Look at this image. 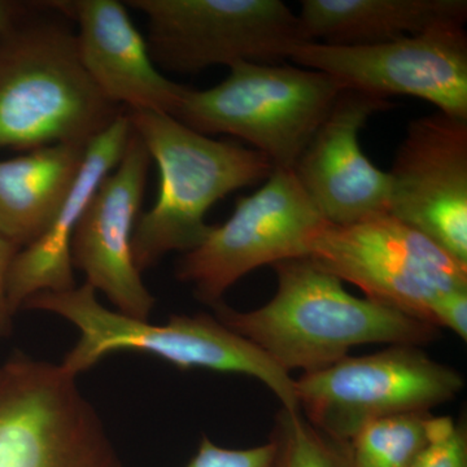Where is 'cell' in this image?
Returning a JSON list of instances; mask_svg holds the SVG:
<instances>
[{
	"mask_svg": "<svg viewBox=\"0 0 467 467\" xmlns=\"http://www.w3.org/2000/svg\"><path fill=\"white\" fill-rule=\"evenodd\" d=\"M75 24L52 2H24L0 30V150L84 144L125 109L86 72Z\"/></svg>",
	"mask_w": 467,
	"mask_h": 467,
	"instance_id": "6da1fadb",
	"label": "cell"
},
{
	"mask_svg": "<svg viewBox=\"0 0 467 467\" xmlns=\"http://www.w3.org/2000/svg\"><path fill=\"white\" fill-rule=\"evenodd\" d=\"M276 291L265 306L238 312L225 303L216 318L250 340L287 373L321 370L365 344L431 343L439 328L383 304L353 296L339 278L309 259L273 265Z\"/></svg>",
	"mask_w": 467,
	"mask_h": 467,
	"instance_id": "7a4b0ae2",
	"label": "cell"
},
{
	"mask_svg": "<svg viewBox=\"0 0 467 467\" xmlns=\"http://www.w3.org/2000/svg\"><path fill=\"white\" fill-rule=\"evenodd\" d=\"M160 173L158 199L135 225L133 254L142 273L171 252L198 247L211 229L209 209L234 192L266 180L265 155L235 142L212 140L168 113L126 110Z\"/></svg>",
	"mask_w": 467,
	"mask_h": 467,
	"instance_id": "3957f363",
	"label": "cell"
},
{
	"mask_svg": "<svg viewBox=\"0 0 467 467\" xmlns=\"http://www.w3.org/2000/svg\"><path fill=\"white\" fill-rule=\"evenodd\" d=\"M23 308L54 313L72 322L79 340L61 362L78 377L112 353L140 352L174 367L243 374L265 384L287 410H299L295 379L266 353L216 317L201 313L171 316L164 325L150 324L106 308L90 285L34 295Z\"/></svg>",
	"mask_w": 467,
	"mask_h": 467,
	"instance_id": "277c9868",
	"label": "cell"
},
{
	"mask_svg": "<svg viewBox=\"0 0 467 467\" xmlns=\"http://www.w3.org/2000/svg\"><path fill=\"white\" fill-rule=\"evenodd\" d=\"M221 84L184 86L173 116L204 135L250 143L273 168L292 171L346 88L334 77L291 66L239 61Z\"/></svg>",
	"mask_w": 467,
	"mask_h": 467,
	"instance_id": "5b68a950",
	"label": "cell"
},
{
	"mask_svg": "<svg viewBox=\"0 0 467 467\" xmlns=\"http://www.w3.org/2000/svg\"><path fill=\"white\" fill-rule=\"evenodd\" d=\"M0 467H125L77 376L16 353L0 365Z\"/></svg>",
	"mask_w": 467,
	"mask_h": 467,
	"instance_id": "8992f818",
	"label": "cell"
},
{
	"mask_svg": "<svg viewBox=\"0 0 467 467\" xmlns=\"http://www.w3.org/2000/svg\"><path fill=\"white\" fill-rule=\"evenodd\" d=\"M459 371L418 346L396 344L380 352L347 356L295 379L301 413L322 432L348 442L379 418L431 409L463 389Z\"/></svg>",
	"mask_w": 467,
	"mask_h": 467,
	"instance_id": "52a82bcc",
	"label": "cell"
},
{
	"mask_svg": "<svg viewBox=\"0 0 467 467\" xmlns=\"http://www.w3.org/2000/svg\"><path fill=\"white\" fill-rule=\"evenodd\" d=\"M306 259L358 285L368 299L429 324L439 296L467 287V266L391 213L326 223Z\"/></svg>",
	"mask_w": 467,
	"mask_h": 467,
	"instance_id": "ba28073f",
	"label": "cell"
},
{
	"mask_svg": "<svg viewBox=\"0 0 467 467\" xmlns=\"http://www.w3.org/2000/svg\"><path fill=\"white\" fill-rule=\"evenodd\" d=\"M144 15L156 67L196 73L239 61L278 64L306 41L281 0H129Z\"/></svg>",
	"mask_w": 467,
	"mask_h": 467,
	"instance_id": "9c48e42d",
	"label": "cell"
},
{
	"mask_svg": "<svg viewBox=\"0 0 467 467\" xmlns=\"http://www.w3.org/2000/svg\"><path fill=\"white\" fill-rule=\"evenodd\" d=\"M326 223L294 171L273 169L257 192L238 199L226 223L211 226L204 241L183 254L175 275L192 285L199 300L216 306L252 270L306 259Z\"/></svg>",
	"mask_w": 467,
	"mask_h": 467,
	"instance_id": "30bf717a",
	"label": "cell"
},
{
	"mask_svg": "<svg viewBox=\"0 0 467 467\" xmlns=\"http://www.w3.org/2000/svg\"><path fill=\"white\" fill-rule=\"evenodd\" d=\"M465 24L444 23L396 41L371 46L306 42L290 60L334 77L346 88L389 99L409 95L438 112L467 119Z\"/></svg>",
	"mask_w": 467,
	"mask_h": 467,
	"instance_id": "8fae6325",
	"label": "cell"
},
{
	"mask_svg": "<svg viewBox=\"0 0 467 467\" xmlns=\"http://www.w3.org/2000/svg\"><path fill=\"white\" fill-rule=\"evenodd\" d=\"M389 213L467 266V119L409 122L391 171Z\"/></svg>",
	"mask_w": 467,
	"mask_h": 467,
	"instance_id": "7c38bea8",
	"label": "cell"
},
{
	"mask_svg": "<svg viewBox=\"0 0 467 467\" xmlns=\"http://www.w3.org/2000/svg\"><path fill=\"white\" fill-rule=\"evenodd\" d=\"M152 160L140 137L130 140L117 167L92 195L72 242L73 267L109 297L117 312L149 319L152 295L135 264L133 236Z\"/></svg>",
	"mask_w": 467,
	"mask_h": 467,
	"instance_id": "4fadbf2b",
	"label": "cell"
},
{
	"mask_svg": "<svg viewBox=\"0 0 467 467\" xmlns=\"http://www.w3.org/2000/svg\"><path fill=\"white\" fill-rule=\"evenodd\" d=\"M391 109L389 100L346 88L292 169L328 223L389 213L391 178L367 158L359 133L371 116Z\"/></svg>",
	"mask_w": 467,
	"mask_h": 467,
	"instance_id": "5bb4252c",
	"label": "cell"
},
{
	"mask_svg": "<svg viewBox=\"0 0 467 467\" xmlns=\"http://www.w3.org/2000/svg\"><path fill=\"white\" fill-rule=\"evenodd\" d=\"M76 26L79 57L101 94L125 110L173 115L184 86L160 73L124 3L55 0Z\"/></svg>",
	"mask_w": 467,
	"mask_h": 467,
	"instance_id": "9a60e30c",
	"label": "cell"
},
{
	"mask_svg": "<svg viewBox=\"0 0 467 467\" xmlns=\"http://www.w3.org/2000/svg\"><path fill=\"white\" fill-rule=\"evenodd\" d=\"M131 131L133 128L125 110L106 131L86 146L78 175L50 225L15 257L8 279V306L12 315L23 309L34 295L75 287L73 236L101 181L124 155Z\"/></svg>",
	"mask_w": 467,
	"mask_h": 467,
	"instance_id": "2e32d148",
	"label": "cell"
},
{
	"mask_svg": "<svg viewBox=\"0 0 467 467\" xmlns=\"http://www.w3.org/2000/svg\"><path fill=\"white\" fill-rule=\"evenodd\" d=\"M308 42L371 46L465 24L466 0H303L299 16Z\"/></svg>",
	"mask_w": 467,
	"mask_h": 467,
	"instance_id": "e0dca14e",
	"label": "cell"
},
{
	"mask_svg": "<svg viewBox=\"0 0 467 467\" xmlns=\"http://www.w3.org/2000/svg\"><path fill=\"white\" fill-rule=\"evenodd\" d=\"M84 144H54L0 160V234L24 248L50 225L84 162Z\"/></svg>",
	"mask_w": 467,
	"mask_h": 467,
	"instance_id": "ac0fdd59",
	"label": "cell"
},
{
	"mask_svg": "<svg viewBox=\"0 0 467 467\" xmlns=\"http://www.w3.org/2000/svg\"><path fill=\"white\" fill-rule=\"evenodd\" d=\"M444 417L411 411L379 418L348 441L352 467H407L438 434Z\"/></svg>",
	"mask_w": 467,
	"mask_h": 467,
	"instance_id": "d6986e66",
	"label": "cell"
},
{
	"mask_svg": "<svg viewBox=\"0 0 467 467\" xmlns=\"http://www.w3.org/2000/svg\"><path fill=\"white\" fill-rule=\"evenodd\" d=\"M270 441L275 447L273 467H352L348 442L322 432L301 410L282 408Z\"/></svg>",
	"mask_w": 467,
	"mask_h": 467,
	"instance_id": "ffe728a7",
	"label": "cell"
},
{
	"mask_svg": "<svg viewBox=\"0 0 467 467\" xmlns=\"http://www.w3.org/2000/svg\"><path fill=\"white\" fill-rule=\"evenodd\" d=\"M407 467H467L465 422L444 417L438 434Z\"/></svg>",
	"mask_w": 467,
	"mask_h": 467,
	"instance_id": "44dd1931",
	"label": "cell"
},
{
	"mask_svg": "<svg viewBox=\"0 0 467 467\" xmlns=\"http://www.w3.org/2000/svg\"><path fill=\"white\" fill-rule=\"evenodd\" d=\"M275 442L248 450H230L202 436L198 451L186 467H273Z\"/></svg>",
	"mask_w": 467,
	"mask_h": 467,
	"instance_id": "7402d4cb",
	"label": "cell"
},
{
	"mask_svg": "<svg viewBox=\"0 0 467 467\" xmlns=\"http://www.w3.org/2000/svg\"><path fill=\"white\" fill-rule=\"evenodd\" d=\"M429 321L436 328H448L466 340L467 287L456 288L439 296L430 308Z\"/></svg>",
	"mask_w": 467,
	"mask_h": 467,
	"instance_id": "603a6c76",
	"label": "cell"
},
{
	"mask_svg": "<svg viewBox=\"0 0 467 467\" xmlns=\"http://www.w3.org/2000/svg\"><path fill=\"white\" fill-rule=\"evenodd\" d=\"M20 250L0 234V340L7 335L14 316L8 306V279L12 264Z\"/></svg>",
	"mask_w": 467,
	"mask_h": 467,
	"instance_id": "cb8c5ba5",
	"label": "cell"
},
{
	"mask_svg": "<svg viewBox=\"0 0 467 467\" xmlns=\"http://www.w3.org/2000/svg\"><path fill=\"white\" fill-rule=\"evenodd\" d=\"M23 3L16 2V0H0V30L16 16L18 11L23 7Z\"/></svg>",
	"mask_w": 467,
	"mask_h": 467,
	"instance_id": "d4e9b609",
	"label": "cell"
}]
</instances>
